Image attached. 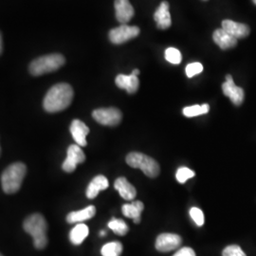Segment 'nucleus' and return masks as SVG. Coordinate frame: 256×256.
I'll list each match as a JSON object with an SVG mask.
<instances>
[{"label":"nucleus","instance_id":"1","mask_svg":"<svg viewBox=\"0 0 256 256\" xmlns=\"http://www.w3.org/2000/svg\"><path fill=\"white\" fill-rule=\"evenodd\" d=\"M74 99V90L72 86L60 82L54 86L46 94L43 106L48 112L55 113L70 106Z\"/></svg>","mask_w":256,"mask_h":256},{"label":"nucleus","instance_id":"2","mask_svg":"<svg viewBox=\"0 0 256 256\" xmlns=\"http://www.w3.org/2000/svg\"><path fill=\"white\" fill-rule=\"evenodd\" d=\"M23 228L34 238V247L38 250H43L46 247L48 224H46V220L42 214H34L30 216L24 221Z\"/></svg>","mask_w":256,"mask_h":256},{"label":"nucleus","instance_id":"3","mask_svg":"<svg viewBox=\"0 0 256 256\" xmlns=\"http://www.w3.org/2000/svg\"><path fill=\"white\" fill-rule=\"evenodd\" d=\"M26 165L22 162H16L10 165L1 176L2 189L6 194L18 192L26 174Z\"/></svg>","mask_w":256,"mask_h":256},{"label":"nucleus","instance_id":"4","mask_svg":"<svg viewBox=\"0 0 256 256\" xmlns=\"http://www.w3.org/2000/svg\"><path fill=\"white\" fill-rule=\"evenodd\" d=\"M66 62L64 56L58 54L39 57L30 64V72L34 76H40L59 70Z\"/></svg>","mask_w":256,"mask_h":256},{"label":"nucleus","instance_id":"5","mask_svg":"<svg viewBox=\"0 0 256 256\" xmlns=\"http://www.w3.org/2000/svg\"><path fill=\"white\" fill-rule=\"evenodd\" d=\"M126 164L132 168L140 169L146 176L152 178H156L160 172V167L156 160L140 152L129 153L126 156Z\"/></svg>","mask_w":256,"mask_h":256},{"label":"nucleus","instance_id":"6","mask_svg":"<svg viewBox=\"0 0 256 256\" xmlns=\"http://www.w3.org/2000/svg\"><path fill=\"white\" fill-rule=\"evenodd\" d=\"M92 117L100 124L106 126H116L122 119L120 110L116 108H99L92 112Z\"/></svg>","mask_w":256,"mask_h":256},{"label":"nucleus","instance_id":"7","mask_svg":"<svg viewBox=\"0 0 256 256\" xmlns=\"http://www.w3.org/2000/svg\"><path fill=\"white\" fill-rule=\"evenodd\" d=\"M140 34V28L136 26H128L126 24L120 27L112 28L110 32V40L115 45H120L134 39Z\"/></svg>","mask_w":256,"mask_h":256},{"label":"nucleus","instance_id":"8","mask_svg":"<svg viewBox=\"0 0 256 256\" xmlns=\"http://www.w3.org/2000/svg\"><path fill=\"white\" fill-rule=\"evenodd\" d=\"M86 160V156L82 148L77 144H72L68 148L66 158L62 165L64 172L72 173L76 169L77 165L82 164Z\"/></svg>","mask_w":256,"mask_h":256},{"label":"nucleus","instance_id":"9","mask_svg":"<svg viewBox=\"0 0 256 256\" xmlns=\"http://www.w3.org/2000/svg\"><path fill=\"white\" fill-rule=\"evenodd\" d=\"M222 90L225 96H227L234 106H241L244 101L245 93L243 88L238 86L230 75L226 76V82L222 84Z\"/></svg>","mask_w":256,"mask_h":256},{"label":"nucleus","instance_id":"10","mask_svg":"<svg viewBox=\"0 0 256 256\" xmlns=\"http://www.w3.org/2000/svg\"><path fill=\"white\" fill-rule=\"evenodd\" d=\"M182 239L174 234H162L156 240V248L162 252L174 250L182 245Z\"/></svg>","mask_w":256,"mask_h":256},{"label":"nucleus","instance_id":"11","mask_svg":"<svg viewBox=\"0 0 256 256\" xmlns=\"http://www.w3.org/2000/svg\"><path fill=\"white\" fill-rule=\"evenodd\" d=\"M114 7L116 12V18L122 25L128 24L134 16L135 10L129 0H115Z\"/></svg>","mask_w":256,"mask_h":256},{"label":"nucleus","instance_id":"12","mask_svg":"<svg viewBox=\"0 0 256 256\" xmlns=\"http://www.w3.org/2000/svg\"><path fill=\"white\" fill-rule=\"evenodd\" d=\"M70 133L77 146L84 147L86 146V136L90 133V128L80 120H74L70 124Z\"/></svg>","mask_w":256,"mask_h":256},{"label":"nucleus","instance_id":"13","mask_svg":"<svg viewBox=\"0 0 256 256\" xmlns=\"http://www.w3.org/2000/svg\"><path fill=\"white\" fill-rule=\"evenodd\" d=\"M222 28L236 39L245 38L250 34V28L246 24L226 19L222 22Z\"/></svg>","mask_w":256,"mask_h":256},{"label":"nucleus","instance_id":"14","mask_svg":"<svg viewBox=\"0 0 256 256\" xmlns=\"http://www.w3.org/2000/svg\"><path fill=\"white\" fill-rule=\"evenodd\" d=\"M154 19L156 22V27L160 30H166L171 27L172 20L169 12V3L167 1L160 3V7L154 14Z\"/></svg>","mask_w":256,"mask_h":256},{"label":"nucleus","instance_id":"15","mask_svg":"<svg viewBox=\"0 0 256 256\" xmlns=\"http://www.w3.org/2000/svg\"><path fill=\"white\" fill-rule=\"evenodd\" d=\"M212 39L221 50H228L238 45V39L230 36L223 28L216 30L212 34Z\"/></svg>","mask_w":256,"mask_h":256},{"label":"nucleus","instance_id":"16","mask_svg":"<svg viewBox=\"0 0 256 256\" xmlns=\"http://www.w3.org/2000/svg\"><path fill=\"white\" fill-rule=\"evenodd\" d=\"M115 82L118 88L122 90H126L129 94H134L135 92H137L140 86V81L138 76L132 74L130 75L119 74L116 77Z\"/></svg>","mask_w":256,"mask_h":256},{"label":"nucleus","instance_id":"17","mask_svg":"<svg viewBox=\"0 0 256 256\" xmlns=\"http://www.w3.org/2000/svg\"><path fill=\"white\" fill-rule=\"evenodd\" d=\"M114 187L119 192L120 196L126 200H133L137 196L135 187L126 178H117L114 183Z\"/></svg>","mask_w":256,"mask_h":256},{"label":"nucleus","instance_id":"18","mask_svg":"<svg viewBox=\"0 0 256 256\" xmlns=\"http://www.w3.org/2000/svg\"><path fill=\"white\" fill-rule=\"evenodd\" d=\"M108 186H110V183H108V178L102 174H99V176H95L92 180V182L90 183V185L86 188V194L88 198L93 200L98 196L100 191L106 190Z\"/></svg>","mask_w":256,"mask_h":256},{"label":"nucleus","instance_id":"19","mask_svg":"<svg viewBox=\"0 0 256 256\" xmlns=\"http://www.w3.org/2000/svg\"><path fill=\"white\" fill-rule=\"evenodd\" d=\"M144 209V205L142 202H134L130 204H124L122 208V214L128 218H132L136 224L140 222L142 212Z\"/></svg>","mask_w":256,"mask_h":256},{"label":"nucleus","instance_id":"20","mask_svg":"<svg viewBox=\"0 0 256 256\" xmlns=\"http://www.w3.org/2000/svg\"><path fill=\"white\" fill-rule=\"evenodd\" d=\"M95 214H96V208L93 205H90L82 210L70 212L66 216V221L70 224L79 223L82 221L90 220Z\"/></svg>","mask_w":256,"mask_h":256},{"label":"nucleus","instance_id":"21","mask_svg":"<svg viewBox=\"0 0 256 256\" xmlns=\"http://www.w3.org/2000/svg\"><path fill=\"white\" fill-rule=\"evenodd\" d=\"M88 236V227L86 224H77L70 234V240L74 245H80Z\"/></svg>","mask_w":256,"mask_h":256},{"label":"nucleus","instance_id":"22","mask_svg":"<svg viewBox=\"0 0 256 256\" xmlns=\"http://www.w3.org/2000/svg\"><path fill=\"white\" fill-rule=\"evenodd\" d=\"M210 110V106L207 104H204L202 106L198 104H194V106H187L185 108H183V115L185 117L188 118H192V117H196L200 115H203V114H207Z\"/></svg>","mask_w":256,"mask_h":256},{"label":"nucleus","instance_id":"23","mask_svg":"<svg viewBox=\"0 0 256 256\" xmlns=\"http://www.w3.org/2000/svg\"><path fill=\"white\" fill-rule=\"evenodd\" d=\"M122 252V245L118 241L110 242L102 248L101 254L102 256H120Z\"/></svg>","mask_w":256,"mask_h":256},{"label":"nucleus","instance_id":"24","mask_svg":"<svg viewBox=\"0 0 256 256\" xmlns=\"http://www.w3.org/2000/svg\"><path fill=\"white\" fill-rule=\"evenodd\" d=\"M108 227L118 236H126L128 232V224L122 220L112 218L108 222Z\"/></svg>","mask_w":256,"mask_h":256},{"label":"nucleus","instance_id":"25","mask_svg":"<svg viewBox=\"0 0 256 256\" xmlns=\"http://www.w3.org/2000/svg\"><path fill=\"white\" fill-rule=\"evenodd\" d=\"M165 59L171 64H178L182 63V56L178 48H168L165 50Z\"/></svg>","mask_w":256,"mask_h":256},{"label":"nucleus","instance_id":"26","mask_svg":"<svg viewBox=\"0 0 256 256\" xmlns=\"http://www.w3.org/2000/svg\"><path fill=\"white\" fill-rule=\"evenodd\" d=\"M194 176V172L188 167H180L176 171V178L180 183H185L188 180Z\"/></svg>","mask_w":256,"mask_h":256},{"label":"nucleus","instance_id":"27","mask_svg":"<svg viewBox=\"0 0 256 256\" xmlns=\"http://www.w3.org/2000/svg\"><path fill=\"white\" fill-rule=\"evenodd\" d=\"M203 72V66L202 63L194 62L191 64H187L186 66V75L188 78H192L198 74H202Z\"/></svg>","mask_w":256,"mask_h":256},{"label":"nucleus","instance_id":"28","mask_svg":"<svg viewBox=\"0 0 256 256\" xmlns=\"http://www.w3.org/2000/svg\"><path fill=\"white\" fill-rule=\"evenodd\" d=\"M222 256H247L246 254L243 252V250L239 247L238 245H230L225 248Z\"/></svg>","mask_w":256,"mask_h":256},{"label":"nucleus","instance_id":"29","mask_svg":"<svg viewBox=\"0 0 256 256\" xmlns=\"http://www.w3.org/2000/svg\"><path fill=\"white\" fill-rule=\"evenodd\" d=\"M190 216L192 218L194 222L198 225V226H203L204 224V214L200 208L196 207H192L190 210Z\"/></svg>","mask_w":256,"mask_h":256},{"label":"nucleus","instance_id":"30","mask_svg":"<svg viewBox=\"0 0 256 256\" xmlns=\"http://www.w3.org/2000/svg\"><path fill=\"white\" fill-rule=\"evenodd\" d=\"M173 256H196V252L191 248L185 247L178 250Z\"/></svg>","mask_w":256,"mask_h":256},{"label":"nucleus","instance_id":"31","mask_svg":"<svg viewBox=\"0 0 256 256\" xmlns=\"http://www.w3.org/2000/svg\"><path fill=\"white\" fill-rule=\"evenodd\" d=\"M2 52V36H1V34H0V54Z\"/></svg>","mask_w":256,"mask_h":256},{"label":"nucleus","instance_id":"32","mask_svg":"<svg viewBox=\"0 0 256 256\" xmlns=\"http://www.w3.org/2000/svg\"><path fill=\"white\" fill-rule=\"evenodd\" d=\"M132 74H133V75H136V76H138V75L140 74V70H134L132 72Z\"/></svg>","mask_w":256,"mask_h":256},{"label":"nucleus","instance_id":"33","mask_svg":"<svg viewBox=\"0 0 256 256\" xmlns=\"http://www.w3.org/2000/svg\"><path fill=\"white\" fill-rule=\"evenodd\" d=\"M100 234H101V236H104L106 234V232L104 230H102L101 232H100Z\"/></svg>","mask_w":256,"mask_h":256},{"label":"nucleus","instance_id":"34","mask_svg":"<svg viewBox=\"0 0 256 256\" xmlns=\"http://www.w3.org/2000/svg\"><path fill=\"white\" fill-rule=\"evenodd\" d=\"M252 2H254V3L256 5V0H252Z\"/></svg>","mask_w":256,"mask_h":256},{"label":"nucleus","instance_id":"35","mask_svg":"<svg viewBox=\"0 0 256 256\" xmlns=\"http://www.w3.org/2000/svg\"><path fill=\"white\" fill-rule=\"evenodd\" d=\"M0 256H1V254H0Z\"/></svg>","mask_w":256,"mask_h":256}]
</instances>
